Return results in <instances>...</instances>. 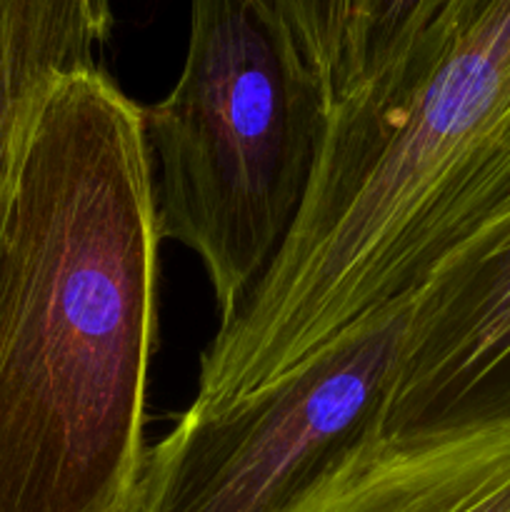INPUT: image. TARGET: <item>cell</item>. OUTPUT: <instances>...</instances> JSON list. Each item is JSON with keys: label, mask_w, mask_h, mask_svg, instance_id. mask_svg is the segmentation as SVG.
<instances>
[{"label": "cell", "mask_w": 510, "mask_h": 512, "mask_svg": "<svg viewBox=\"0 0 510 512\" xmlns=\"http://www.w3.org/2000/svg\"><path fill=\"white\" fill-rule=\"evenodd\" d=\"M330 95L270 0H190L175 88L143 105L160 238L193 250L220 320L263 280L308 200Z\"/></svg>", "instance_id": "3957f363"}, {"label": "cell", "mask_w": 510, "mask_h": 512, "mask_svg": "<svg viewBox=\"0 0 510 512\" xmlns=\"http://www.w3.org/2000/svg\"><path fill=\"white\" fill-rule=\"evenodd\" d=\"M510 420V198L415 290L383 440Z\"/></svg>", "instance_id": "5b68a950"}, {"label": "cell", "mask_w": 510, "mask_h": 512, "mask_svg": "<svg viewBox=\"0 0 510 512\" xmlns=\"http://www.w3.org/2000/svg\"><path fill=\"white\" fill-rule=\"evenodd\" d=\"M288 23L300 53L323 80L333 103L335 78L343 55L348 0H270Z\"/></svg>", "instance_id": "9c48e42d"}, {"label": "cell", "mask_w": 510, "mask_h": 512, "mask_svg": "<svg viewBox=\"0 0 510 512\" xmlns=\"http://www.w3.org/2000/svg\"><path fill=\"white\" fill-rule=\"evenodd\" d=\"M110 0H0V230L40 103L60 75L98 65Z\"/></svg>", "instance_id": "52a82bcc"}, {"label": "cell", "mask_w": 510, "mask_h": 512, "mask_svg": "<svg viewBox=\"0 0 510 512\" xmlns=\"http://www.w3.org/2000/svg\"><path fill=\"white\" fill-rule=\"evenodd\" d=\"M305 512H510V420L380 440Z\"/></svg>", "instance_id": "8992f818"}, {"label": "cell", "mask_w": 510, "mask_h": 512, "mask_svg": "<svg viewBox=\"0 0 510 512\" xmlns=\"http://www.w3.org/2000/svg\"><path fill=\"white\" fill-rule=\"evenodd\" d=\"M443 5L445 0H348L333 105L388 73Z\"/></svg>", "instance_id": "ba28073f"}, {"label": "cell", "mask_w": 510, "mask_h": 512, "mask_svg": "<svg viewBox=\"0 0 510 512\" xmlns=\"http://www.w3.org/2000/svg\"><path fill=\"white\" fill-rule=\"evenodd\" d=\"M143 105L100 65L40 103L0 230V512H128L158 343Z\"/></svg>", "instance_id": "6da1fadb"}, {"label": "cell", "mask_w": 510, "mask_h": 512, "mask_svg": "<svg viewBox=\"0 0 510 512\" xmlns=\"http://www.w3.org/2000/svg\"><path fill=\"white\" fill-rule=\"evenodd\" d=\"M408 300L210 415L185 410L145 448L128 512H305L383 440Z\"/></svg>", "instance_id": "277c9868"}, {"label": "cell", "mask_w": 510, "mask_h": 512, "mask_svg": "<svg viewBox=\"0 0 510 512\" xmlns=\"http://www.w3.org/2000/svg\"><path fill=\"white\" fill-rule=\"evenodd\" d=\"M508 198L510 0H445L388 73L333 105L303 213L200 355L190 413L408 300Z\"/></svg>", "instance_id": "7a4b0ae2"}]
</instances>
